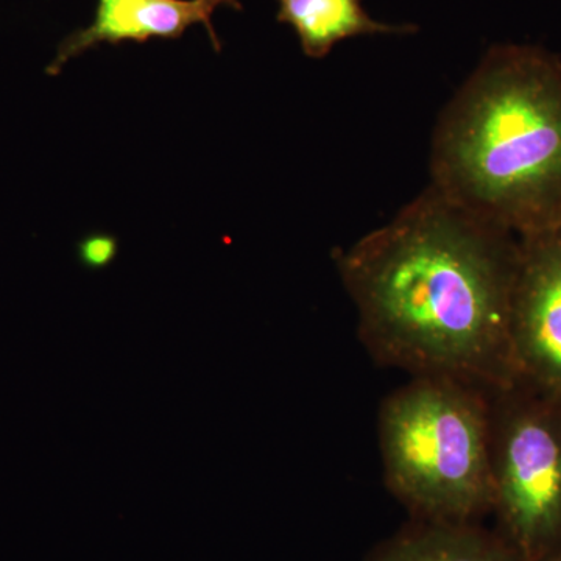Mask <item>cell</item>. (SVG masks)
Instances as JSON below:
<instances>
[{
	"mask_svg": "<svg viewBox=\"0 0 561 561\" xmlns=\"http://www.w3.org/2000/svg\"><path fill=\"white\" fill-rule=\"evenodd\" d=\"M357 331L382 367L497 390L516 381L512 297L518 236L434 186L335 250Z\"/></svg>",
	"mask_w": 561,
	"mask_h": 561,
	"instance_id": "obj_1",
	"label": "cell"
},
{
	"mask_svg": "<svg viewBox=\"0 0 561 561\" xmlns=\"http://www.w3.org/2000/svg\"><path fill=\"white\" fill-rule=\"evenodd\" d=\"M432 186L513 234L561 221V60L527 44L491 47L443 110Z\"/></svg>",
	"mask_w": 561,
	"mask_h": 561,
	"instance_id": "obj_2",
	"label": "cell"
},
{
	"mask_svg": "<svg viewBox=\"0 0 561 561\" xmlns=\"http://www.w3.org/2000/svg\"><path fill=\"white\" fill-rule=\"evenodd\" d=\"M491 391L413 376L382 401L383 481L412 518L479 523L491 515Z\"/></svg>",
	"mask_w": 561,
	"mask_h": 561,
	"instance_id": "obj_3",
	"label": "cell"
},
{
	"mask_svg": "<svg viewBox=\"0 0 561 561\" xmlns=\"http://www.w3.org/2000/svg\"><path fill=\"white\" fill-rule=\"evenodd\" d=\"M494 529L524 560L561 546V394L524 381L491 391Z\"/></svg>",
	"mask_w": 561,
	"mask_h": 561,
	"instance_id": "obj_4",
	"label": "cell"
},
{
	"mask_svg": "<svg viewBox=\"0 0 561 561\" xmlns=\"http://www.w3.org/2000/svg\"><path fill=\"white\" fill-rule=\"evenodd\" d=\"M511 335L516 379L561 394V221L518 238Z\"/></svg>",
	"mask_w": 561,
	"mask_h": 561,
	"instance_id": "obj_5",
	"label": "cell"
},
{
	"mask_svg": "<svg viewBox=\"0 0 561 561\" xmlns=\"http://www.w3.org/2000/svg\"><path fill=\"white\" fill-rule=\"evenodd\" d=\"M242 10L239 0H98L90 27L70 33L58 46L47 72L57 76L66 62L84 51L108 43H147V41L179 39L195 24L205 25L214 49L221 43L213 25L214 11L219 7Z\"/></svg>",
	"mask_w": 561,
	"mask_h": 561,
	"instance_id": "obj_6",
	"label": "cell"
},
{
	"mask_svg": "<svg viewBox=\"0 0 561 561\" xmlns=\"http://www.w3.org/2000/svg\"><path fill=\"white\" fill-rule=\"evenodd\" d=\"M365 561H526L496 529L479 523H412Z\"/></svg>",
	"mask_w": 561,
	"mask_h": 561,
	"instance_id": "obj_7",
	"label": "cell"
},
{
	"mask_svg": "<svg viewBox=\"0 0 561 561\" xmlns=\"http://www.w3.org/2000/svg\"><path fill=\"white\" fill-rule=\"evenodd\" d=\"M364 0H278L276 20L290 25L305 55L327 57L335 44L362 35H404L413 25H389L371 20Z\"/></svg>",
	"mask_w": 561,
	"mask_h": 561,
	"instance_id": "obj_8",
	"label": "cell"
},
{
	"mask_svg": "<svg viewBox=\"0 0 561 561\" xmlns=\"http://www.w3.org/2000/svg\"><path fill=\"white\" fill-rule=\"evenodd\" d=\"M117 253H119V242L113 234H106V232H92L84 236L77 249L81 264L91 271L108 267L116 260Z\"/></svg>",
	"mask_w": 561,
	"mask_h": 561,
	"instance_id": "obj_9",
	"label": "cell"
},
{
	"mask_svg": "<svg viewBox=\"0 0 561 561\" xmlns=\"http://www.w3.org/2000/svg\"><path fill=\"white\" fill-rule=\"evenodd\" d=\"M530 561H561V546L560 548L553 549V551L545 553V556Z\"/></svg>",
	"mask_w": 561,
	"mask_h": 561,
	"instance_id": "obj_10",
	"label": "cell"
}]
</instances>
